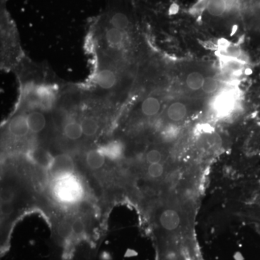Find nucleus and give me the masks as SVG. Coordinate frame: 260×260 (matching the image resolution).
I'll list each match as a JSON object with an SVG mask.
<instances>
[{
    "instance_id": "nucleus-1",
    "label": "nucleus",
    "mask_w": 260,
    "mask_h": 260,
    "mask_svg": "<svg viewBox=\"0 0 260 260\" xmlns=\"http://www.w3.org/2000/svg\"><path fill=\"white\" fill-rule=\"evenodd\" d=\"M49 169L53 177L62 179L70 177L74 172V162L68 154H60L53 158Z\"/></svg>"
},
{
    "instance_id": "nucleus-2",
    "label": "nucleus",
    "mask_w": 260,
    "mask_h": 260,
    "mask_svg": "<svg viewBox=\"0 0 260 260\" xmlns=\"http://www.w3.org/2000/svg\"><path fill=\"white\" fill-rule=\"evenodd\" d=\"M237 102L235 90H224L216 94L213 107L217 113L220 115L227 114L234 109Z\"/></svg>"
},
{
    "instance_id": "nucleus-3",
    "label": "nucleus",
    "mask_w": 260,
    "mask_h": 260,
    "mask_svg": "<svg viewBox=\"0 0 260 260\" xmlns=\"http://www.w3.org/2000/svg\"><path fill=\"white\" fill-rule=\"evenodd\" d=\"M70 177L61 179L56 188L58 196L64 201H74L79 198L81 193L79 184Z\"/></svg>"
},
{
    "instance_id": "nucleus-4",
    "label": "nucleus",
    "mask_w": 260,
    "mask_h": 260,
    "mask_svg": "<svg viewBox=\"0 0 260 260\" xmlns=\"http://www.w3.org/2000/svg\"><path fill=\"white\" fill-rule=\"evenodd\" d=\"M159 225L164 231L169 233L177 232L181 226V216L177 210L166 208L159 216Z\"/></svg>"
},
{
    "instance_id": "nucleus-5",
    "label": "nucleus",
    "mask_w": 260,
    "mask_h": 260,
    "mask_svg": "<svg viewBox=\"0 0 260 260\" xmlns=\"http://www.w3.org/2000/svg\"><path fill=\"white\" fill-rule=\"evenodd\" d=\"M207 76L208 75H205L204 73L200 70H190L184 77V86L189 92H201Z\"/></svg>"
},
{
    "instance_id": "nucleus-6",
    "label": "nucleus",
    "mask_w": 260,
    "mask_h": 260,
    "mask_svg": "<svg viewBox=\"0 0 260 260\" xmlns=\"http://www.w3.org/2000/svg\"><path fill=\"white\" fill-rule=\"evenodd\" d=\"M189 114V107L181 101L172 102L166 111V116L172 122H179L184 120Z\"/></svg>"
},
{
    "instance_id": "nucleus-7",
    "label": "nucleus",
    "mask_w": 260,
    "mask_h": 260,
    "mask_svg": "<svg viewBox=\"0 0 260 260\" xmlns=\"http://www.w3.org/2000/svg\"><path fill=\"white\" fill-rule=\"evenodd\" d=\"M8 129L10 135L15 138H23L28 134L29 129L27 115L18 114L10 120Z\"/></svg>"
},
{
    "instance_id": "nucleus-8",
    "label": "nucleus",
    "mask_w": 260,
    "mask_h": 260,
    "mask_svg": "<svg viewBox=\"0 0 260 260\" xmlns=\"http://www.w3.org/2000/svg\"><path fill=\"white\" fill-rule=\"evenodd\" d=\"M97 85L104 90H111L116 86L117 83L116 75L113 70L102 69L98 73L96 76Z\"/></svg>"
},
{
    "instance_id": "nucleus-9",
    "label": "nucleus",
    "mask_w": 260,
    "mask_h": 260,
    "mask_svg": "<svg viewBox=\"0 0 260 260\" xmlns=\"http://www.w3.org/2000/svg\"><path fill=\"white\" fill-rule=\"evenodd\" d=\"M27 121L30 132L32 133H40L47 126V119L42 112L32 111L27 114Z\"/></svg>"
},
{
    "instance_id": "nucleus-10",
    "label": "nucleus",
    "mask_w": 260,
    "mask_h": 260,
    "mask_svg": "<svg viewBox=\"0 0 260 260\" xmlns=\"http://www.w3.org/2000/svg\"><path fill=\"white\" fill-rule=\"evenodd\" d=\"M161 109V103L158 98L149 96L142 102L140 111L143 116L147 117H153L158 115Z\"/></svg>"
},
{
    "instance_id": "nucleus-11",
    "label": "nucleus",
    "mask_w": 260,
    "mask_h": 260,
    "mask_svg": "<svg viewBox=\"0 0 260 260\" xmlns=\"http://www.w3.org/2000/svg\"><path fill=\"white\" fill-rule=\"evenodd\" d=\"M56 235L60 239L65 247H69L73 244V225L68 221H61L56 228Z\"/></svg>"
},
{
    "instance_id": "nucleus-12",
    "label": "nucleus",
    "mask_w": 260,
    "mask_h": 260,
    "mask_svg": "<svg viewBox=\"0 0 260 260\" xmlns=\"http://www.w3.org/2000/svg\"><path fill=\"white\" fill-rule=\"evenodd\" d=\"M39 104L44 108H49L55 99V92L51 87L42 85L38 87L35 91Z\"/></svg>"
},
{
    "instance_id": "nucleus-13",
    "label": "nucleus",
    "mask_w": 260,
    "mask_h": 260,
    "mask_svg": "<svg viewBox=\"0 0 260 260\" xmlns=\"http://www.w3.org/2000/svg\"><path fill=\"white\" fill-rule=\"evenodd\" d=\"M124 30L111 27L108 28L105 34V39L108 44L112 47H119L122 45L125 39Z\"/></svg>"
},
{
    "instance_id": "nucleus-14",
    "label": "nucleus",
    "mask_w": 260,
    "mask_h": 260,
    "mask_svg": "<svg viewBox=\"0 0 260 260\" xmlns=\"http://www.w3.org/2000/svg\"><path fill=\"white\" fill-rule=\"evenodd\" d=\"M106 156L100 150H89L86 155L88 167L93 170L101 169L105 164Z\"/></svg>"
},
{
    "instance_id": "nucleus-15",
    "label": "nucleus",
    "mask_w": 260,
    "mask_h": 260,
    "mask_svg": "<svg viewBox=\"0 0 260 260\" xmlns=\"http://www.w3.org/2000/svg\"><path fill=\"white\" fill-rule=\"evenodd\" d=\"M101 151L106 157L112 160H116L120 158L123 153V147L118 142H112L104 145L100 149Z\"/></svg>"
},
{
    "instance_id": "nucleus-16",
    "label": "nucleus",
    "mask_w": 260,
    "mask_h": 260,
    "mask_svg": "<svg viewBox=\"0 0 260 260\" xmlns=\"http://www.w3.org/2000/svg\"><path fill=\"white\" fill-rule=\"evenodd\" d=\"M64 134L68 139L72 140H79L83 136V133L81 124L77 121H69L63 128Z\"/></svg>"
},
{
    "instance_id": "nucleus-17",
    "label": "nucleus",
    "mask_w": 260,
    "mask_h": 260,
    "mask_svg": "<svg viewBox=\"0 0 260 260\" xmlns=\"http://www.w3.org/2000/svg\"><path fill=\"white\" fill-rule=\"evenodd\" d=\"M31 158L32 161L36 162L39 167L49 169L54 158H52L46 150H42V149H37V150L32 152Z\"/></svg>"
},
{
    "instance_id": "nucleus-18",
    "label": "nucleus",
    "mask_w": 260,
    "mask_h": 260,
    "mask_svg": "<svg viewBox=\"0 0 260 260\" xmlns=\"http://www.w3.org/2000/svg\"><path fill=\"white\" fill-rule=\"evenodd\" d=\"M110 24L114 28L125 31L129 28L130 21L127 15L121 12H117L111 16Z\"/></svg>"
},
{
    "instance_id": "nucleus-19",
    "label": "nucleus",
    "mask_w": 260,
    "mask_h": 260,
    "mask_svg": "<svg viewBox=\"0 0 260 260\" xmlns=\"http://www.w3.org/2000/svg\"><path fill=\"white\" fill-rule=\"evenodd\" d=\"M220 80L215 76L208 75L205 80L204 85L202 88L201 92L206 95H214L217 94V92L220 88Z\"/></svg>"
},
{
    "instance_id": "nucleus-20",
    "label": "nucleus",
    "mask_w": 260,
    "mask_h": 260,
    "mask_svg": "<svg viewBox=\"0 0 260 260\" xmlns=\"http://www.w3.org/2000/svg\"><path fill=\"white\" fill-rule=\"evenodd\" d=\"M82 129L83 135L87 137H93L97 134L99 129V125L97 121L92 117L84 118L81 122Z\"/></svg>"
},
{
    "instance_id": "nucleus-21",
    "label": "nucleus",
    "mask_w": 260,
    "mask_h": 260,
    "mask_svg": "<svg viewBox=\"0 0 260 260\" xmlns=\"http://www.w3.org/2000/svg\"><path fill=\"white\" fill-rule=\"evenodd\" d=\"M72 225H73V240H82L85 235V225L83 221H82L80 219H76L72 223Z\"/></svg>"
},
{
    "instance_id": "nucleus-22",
    "label": "nucleus",
    "mask_w": 260,
    "mask_h": 260,
    "mask_svg": "<svg viewBox=\"0 0 260 260\" xmlns=\"http://www.w3.org/2000/svg\"><path fill=\"white\" fill-rule=\"evenodd\" d=\"M164 174V167L161 162L151 164L148 167V174L149 177L153 179H158L161 177Z\"/></svg>"
},
{
    "instance_id": "nucleus-23",
    "label": "nucleus",
    "mask_w": 260,
    "mask_h": 260,
    "mask_svg": "<svg viewBox=\"0 0 260 260\" xmlns=\"http://www.w3.org/2000/svg\"><path fill=\"white\" fill-rule=\"evenodd\" d=\"M145 158L149 164L160 162L162 160V154L157 149H152L147 153Z\"/></svg>"
},
{
    "instance_id": "nucleus-24",
    "label": "nucleus",
    "mask_w": 260,
    "mask_h": 260,
    "mask_svg": "<svg viewBox=\"0 0 260 260\" xmlns=\"http://www.w3.org/2000/svg\"><path fill=\"white\" fill-rule=\"evenodd\" d=\"M1 203H12L14 200L15 191L10 188H3L1 190Z\"/></svg>"
},
{
    "instance_id": "nucleus-25",
    "label": "nucleus",
    "mask_w": 260,
    "mask_h": 260,
    "mask_svg": "<svg viewBox=\"0 0 260 260\" xmlns=\"http://www.w3.org/2000/svg\"><path fill=\"white\" fill-rule=\"evenodd\" d=\"M107 55L113 61H115L120 59L121 56H122V54H121L120 51L118 50L117 48L112 47L111 49H107Z\"/></svg>"
},
{
    "instance_id": "nucleus-26",
    "label": "nucleus",
    "mask_w": 260,
    "mask_h": 260,
    "mask_svg": "<svg viewBox=\"0 0 260 260\" xmlns=\"http://www.w3.org/2000/svg\"><path fill=\"white\" fill-rule=\"evenodd\" d=\"M14 210L13 203H1V213L5 216L9 215Z\"/></svg>"
}]
</instances>
